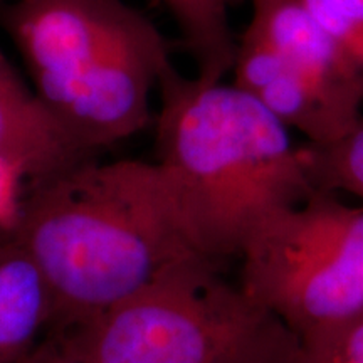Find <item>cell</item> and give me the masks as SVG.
<instances>
[{"instance_id":"30bf717a","label":"cell","mask_w":363,"mask_h":363,"mask_svg":"<svg viewBox=\"0 0 363 363\" xmlns=\"http://www.w3.org/2000/svg\"><path fill=\"white\" fill-rule=\"evenodd\" d=\"M174 19L197 65L199 78L225 79L238 39L230 26L233 0H158Z\"/></svg>"},{"instance_id":"7c38bea8","label":"cell","mask_w":363,"mask_h":363,"mask_svg":"<svg viewBox=\"0 0 363 363\" xmlns=\"http://www.w3.org/2000/svg\"><path fill=\"white\" fill-rule=\"evenodd\" d=\"M363 84V0H301Z\"/></svg>"},{"instance_id":"3957f363","label":"cell","mask_w":363,"mask_h":363,"mask_svg":"<svg viewBox=\"0 0 363 363\" xmlns=\"http://www.w3.org/2000/svg\"><path fill=\"white\" fill-rule=\"evenodd\" d=\"M219 264L194 256L98 315L52 331L86 363H296L301 338Z\"/></svg>"},{"instance_id":"9a60e30c","label":"cell","mask_w":363,"mask_h":363,"mask_svg":"<svg viewBox=\"0 0 363 363\" xmlns=\"http://www.w3.org/2000/svg\"><path fill=\"white\" fill-rule=\"evenodd\" d=\"M19 363H86V362H83L76 355H72L69 350H66L54 335H49V337H45L43 342L39 343V347L35 348L33 353H29V355Z\"/></svg>"},{"instance_id":"4fadbf2b","label":"cell","mask_w":363,"mask_h":363,"mask_svg":"<svg viewBox=\"0 0 363 363\" xmlns=\"http://www.w3.org/2000/svg\"><path fill=\"white\" fill-rule=\"evenodd\" d=\"M296 363H363V316L301 338Z\"/></svg>"},{"instance_id":"ba28073f","label":"cell","mask_w":363,"mask_h":363,"mask_svg":"<svg viewBox=\"0 0 363 363\" xmlns=\"http://www.w3.org/2000/svg\"><path fill=\"white\" fill-rule=\"evenodd\" d=\"M0 157L38 185L89 160L76 142L0 54Z\"/></svg>"},{"instance_id":"6da1fadb","label":"cell","mask_w":363,"mask_h":363,"mask_svg":"<svg viewBox=\"0 0 363 363\" xmlns=\"http://www.w3.org/2000/svg\"><path fill=\"white\" fill-rule=\"evenodd\" d=\"M12 235L48 281L56 308L52 331L203 256L153 162L88 160L34 185Z\"/></svg>"},{"instance_id":"277c9868","label":"cell","mask_w":363,"mask_h":363,"mask_svg":"<svg viewBox=\"0 0 363 363\" xmlns=\"http://www.w3.org/2000/svg\"><path fill=\"white\" fill-rule=\"evenodd\" d=\"M239 286L299 338L363 316V206L316 190L256 230Z\"/></svg>"},{"instance_id":"2e32d148","label":"cell","mask_w":363,"mask_h":363,"mask_svg":"<svg viewBox=\"0 0 363 363\" xmlns=\"http://www.w3.org/2000/svg\"><path fill=\"white\" fill-rule=\"evenodd\" d=\"M249 2H251V4H254V2H259V0H249Z\"/></svg>"},{"instance_id":"5bb4252c","label":"cell","mask_w":363,"mask_h":363,"mask_svg":"<svg viewBox=\"0 0 363 363\" xmlns=\"http://www.w3.org/2000/svg\"><path fill=\"white\" fill-rule=\"evenodd\" d=\"M27 182L21 167L0 157V235L12 234L16 229L26 201L22 189Z\"/></svg>"},{"instance_id":"52a82bcc","label":"cell","mask_w":363,"mask_h":363,"mask_svg":"<svg viewBox=\"0 0 363 363\" xmlns=\"http://www.w3.org/2000/svg\"><path fill=\"white\" fill-rule=\"evenodd\" d=\"M145 21L123 0H21L7 26L39 81L81 71Z\"/></svg>"},{"instance_id":"8fae6325","label":"cell","mask_w":363,"mask_h":363,"mask_svg":"<svg viewBox=\"0 0 363 363\" xmlns=\"http://www.w3.org/2000/svg\"><path fill=\"white\" fill-rule=\"evenodd\" d=\"M313 187L348 194L363 206V116L333 142L299 147Z\"/></svg>"},{"instance_id":"5b68a950","label":"cell","mask_w":363,"mask_h":363,"mask_svg":"<svg viewBox=\"0 0 363 363\" xmlns=\"http://www.w3.org/2000/svg\"><path fill=\"white\" fill-rule=\"evenodd\" d=\"M172 67L169 44L147 19L74 74L34 81V91L57 123L93 153L148 126L153 91Z\"/></svg>"},{"instance_id":"8992f818","label":"cell","mask_w":363,"mask_h":363,"mask_svg":"<svg viewBox=\"0 0 363 363\" xmlns=\"http://www.w3.org/2000/svg\"><path fill=\"white\" fill-rule=\"evenodd\" d=\"M233 83L308 143L333 142L362 118L363 101L246 29L235 45Z\"/></svg>"},{"instance_id":"7a4b0ae2","label":"cell","mask_w":363,"mask_h":363,"mask_svg":"<svg viewBox=\"0 0 363 363\" xmlns=\"http://www.w3.org/2000/svg\"><path fill=\"white\" fill-rule=\"evenodd\" d=\"M155 167L203 256L239 257L261 225L316 192L291 131L225 79L160 83Z\"/></svg>"},{"instance_id":"9c48e42d","label":"cell","mask_w":363,"mask_h":363,"mask_svg":"<svg viewBox=\"0 0 363 363\" xmlns=\"http://www.w3.org/2000/svg\"><path fill=\"white\" fill-rule=\"evenodd\" d=\"M56 318L43 271L12 234L0 235V363H19L49 337Z\"/></svg>"}]
</instances>
